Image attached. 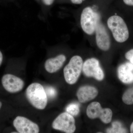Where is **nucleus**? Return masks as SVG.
<instances>
[{"label": "nucleus", "mask_w": 133, "mask_h": 133, "mask_svg": "<svg viewBox=\"0 0 133 133\" xmlns=\"http://www.w3.org/2000/svg\"><path fill=\"white\" fill-rule=\"evenodd\" d=\"M27 99L34 107L44 109L48 103V97L45 89L38 83H33L28 87L26 91Z\"/></svg>", "instance_id": "1"}, {"label": "nucleus", "mask_w": 133, "mask_h": 133, "mask_svg": "<svg viewBox=\"0 0 133 133\" xmlns=\"http://www.w3.org/2000/svg\"><path fill=\"white\" fill-rule=\"evenodd\" d=\"M107 25L116 42L124 43L128 39V28L124 19L120 16L114 15L110 17L108 20Z\"/></svg>", "instance_id": "2"}, {"label": "nucleus", "mask_w": 133, "mask_h": 133, "mask_svg": "<svg viewBox=\"0 0 133 133\" xmlns=\"http://www.w3.org/2000/svg\"><path fill=\"white\" fill-rule=\"evenodd\" d=\"M83 60L78 56L72 57L64 69L65 79L69 84H75L83 70Z\"/></svg>", "instance_id": "3"}, {"label": "nucleus", "mask_w": 133, "mask_h": 133, "mask_svg": "<svg viewBox=\"0 0 133 133\" xmlns=\"http://www.w3.org/2000/svg\"><path fill=\"white\" fill-rule=\"evenodd\" d=\"M99 21V15L94 12L91 8L87 7L83 10L81 14L80 23L83 31L87 34H93Z\"/></svg>", "instance_id": "4"}, {"label": "nucleus", "mask_w": 133, "mask_h": 133, "mask_svg": "<svg viewBox=\"0 0 133 133\" xmlns=\"http://www.w3.org/2000/svg\"><path fill=\"white\" fill-rule=\"evenodd\" d=\"M87 114L90 119L99 118L103 123L107 124L111 121L112 112L109 108H102L98 102H94L87 107Z\"/></svg>", "instance_id": "5"}, {"label": "nucleus", "mask_w": 133, "mask_h": 133, "mask_svg": "<svg viewBox=\"0 0 133 133\" xmlns=\"http://www.w3.org/2000/svg\"><path fill=\"white\" fill-rule=\"evenodd\" d=\"M52 126L54 129L66 133H74L76 129L75 119L66 112L58 115L52 122Z\"/></svg>", "instance_id": "6"}, {"label": "nucleus", "mask_w": 133, "mask_h": 133, "mask_svg": "<svg viewBox=\"0 0 133 133\" xmlns=\"http://www.w3.org/2000/svg\"><path fill=\"white\" fill-rule=\"evenodd\" d=\"M83 71L85 76L93 77L98 81H102L104 77V72L100 66L99 62L94 58L87 59L84 62Z\"/></svg>", "instance_id": "7"}, {"label": "nucleus", "mask_w": 133, "mask_h": 133, "mask_svg": "<svg viewBox=\"0 0 133 133\" xmlns=\"http://www.w3.org/2000/svg\"><path fill=\"white\" fill-rule=\"evenodd\" d=\"M13 124L19 133H38L39 132V127L37 124L23 116H17Z\"/></svg>", "instance_id": "8"}, {"label": "nucleus", "mask_w": 133, "mask_h": 133, "mask_svg": "<svg viewBox=\"0 0 133 133\" xmlns=\"http://www.w3.org/2000/svg\"><path fill=\"white\" fill-rule=\"evenodd\" d=\"M2 82L5 90L12 93L20 91L24 86V81L21 79L12 74L4 75L3 77Z\"/></svg>", "instance_id": "9"}, {"label": "nucleus", "mask_w": 133, "mask_h": 133, "mask_svg": "<svg viewBox=\"0 0 133 133\" xmlns=\"http://www.w3.org/2000/svg\"><path fill=\"white\" fill-rule=\"evenodd\" d=\"M95 32L98 47L102 50H108L111 44L110 37L105 27L100 21L97 25Z\"/></svg>", "instance_id": "10"}, {"label": "nucleus", "mask_w": 133, "mask_h": 133, "mask_svg": "<svg viewBox=\"0 0 133 133\" xmlns=\"http://www.w3.org/2000/svg\"><path fill=\"white\" fill-rule=\"evenodd\" d=\"M118 76L119 79L126 84L133 83V64L127 63L122 64L118 69Z\"/></svg>", "instance_id": "11"}, {"label": "nucleus", "mask_w": 133, "mask_h": 133, "mask_svg": "<svg viewBox=\"0 0 133 133\" xmlns=\"http://www.w3.org/2000/svg\"><path fill=\"white\" fill-rule=\"evenodd\" d=\"M98 92L97 90L94 87L84 86L79 88L77 95L79 102L84 103L95 98Z\"/></svg>", "instance_id": "12"}, {"label": "nucleus", "mask_w": 133, "mask_h": 133, "mask_svg": "<svg viewBox=\"0 0 133 133\" xmlns=\"http://www.w3.org/2000/svg\"><path fill=\"white\" fill-rule=\"evenodd\" d=\"M66 60L64 55H58L55 58H49L45 62L44 66L48 72L53 73L58 71L61 68Z\"/></svg>", "instance_id": "13"}, {"label": "nucleus", "mask_w": 133, "mask_h": 133, "mask_svg": "<svg viewBox=\"0 0 133 133\" xmlns=\"http://www.w3.org/2000/svg\"><path fill=\"white\" fill-rule=\"evenodd\" d=\"M112 127L107 130V133H127V129L124 128L121 122L114 121L112 124Z\"/></svg>", "instance_id": "14"}, {"label": "nucleus", "mask_w": 133, "mask_h": 133, "mask_svg": "<svg viewBox=\"0 0 133 133\" xmlns=\"http://www.w3.org/2000/svg\"><path fill=\"white\" fill-rule=\"evenodd\" d=\"M122 100L126 104H133V87L128 88L124 92Z\"/></svg>", "instance_id": "15"}, {"label": "nucleus", "mask_w": 133, "mask_h": 133, "mask_svg": "<svg viewBox=\"0 0 133 133\" xmlns=\"http://www.w3.org/2000/svg\"><path fill=\"white\" fill-rule=\"evenodd\" d=\"M66 111L72 116H76L79 112V105L76 103H72L70 104L66 107Z\"/></svg>", "instance_id": "16"}, {"label": "nucleus", "mask_w": 133, "mask_h": 133, "mask_svg": "<svg viewBox=\"0 0 133 133\" xmlns=\"http://www.w3.org/2000/svg\"><path fill=\"white\" fill-rule=\"evenodd\" d=\"M47 97L50 98H53L56 96L57 92L55 88L52 87H47L45 89Z\"/></svg>", "instance_id": "17"}, {"label": "nucleus", "mask_w": 133, "mask_h": 133, "mask_svg": "<svg viewBox=\"0 0 133 133\" xmlns=\"http://www.w3.org/2000/svg\"><path fill=\"white\" fill-rule=\"evenodd\" d=\"M133 57V49L130 50L126 52L125 55V57L126 59L130 60V59Z\"/></svg>", "instance_id": "18"}, {"label": "nucleus", "mask_w": 133, "mask_h": 133, "mask_svg": "<svg viewBox=\"0 0 133 133\" xmlns=\"http://www.w3.org/2000/svg\"><path fill=\"white\" fill-rule=\"evenodd\" d=\"M43 3L47 6H50L52 5L55 0H42Z\"/></svg>", "instance_id": "19"}, {"label": "nucleus", "mask_w": 133, "mask_h": 133, "mask_svg": "<svg viewBox=\"0 0 133 133\" xmlns=\"http://www.w3.org/2000/svg\"><path fill=\"white\" fill-rule=\"evenodd\" d=\"M124 3L128 6H133V0H123Z\"/></svg>", "instance_id": "20"}, {"label": "nucleus", "mask_w": 133, "mask_h": 133, "mask_svg": "<svg viewBox=\"0 0 133 133\" xmlns=\"http://www.w3.org/2000/svg\"><path fill=\"white\" fill-rule=\"evenodd\" d=\"M85 0H71V2L74 4H77V5H79L82 3Z\"/></svg>", "instance_id": "21"}, {"label": "nucleus", "mask_w": 133, "mask_h": 133, "mask_svg": "<svg viewBox=\"0 0 133 133\" xmlns=\"http://www.w3.org/2000/svg\"><path fill=\"white\" fill-rule=\"evenodd\" d=\"M3 60V55L2 53L0 51V65L1 64Z\"/></svg>", "instance_id": "22"}, {"label": "nucleus", "mask_w": 133, "mask_h": 133, "mask_svg": "<svg viewBox=\"0 0 133 133\" xmlns=\"http://www.w3.org/2000/svg\"><path fill=\"white\" fill-rule=\"evenodd\" d=\"M130 132L131 133H133V122L130 126Z\"/></svg>", "instance_id": "23"}, {"label": "nucleus", "mask_w": 133, "mask_h": 133, "mask_svg": "<svg viewBox=\"0 0 133 133\" xmlns=\"http://www.w3.org/2000/svg\"><path fill=\"white\" fill-rule=\"evenodd\" d=\"M129 61H130V62H131V63H132V64H133V57L132 58H131V59H130V60H129Z\"/></svg>", "instance_id": "24"}, {"label": "nucleus", "mask_w": 133, "mask_h": 133, "mask_svg": "<svg viewBox=\"0 0 133 133\" xmlns=\"http://www.w3.org/2000/svg\"><path fill=\"white\" fill-rule=\"evenodd\" d=\"M2 105V104L1 102H0V109H1V108Z\"/></svg>", "instance_id": "25"}]
</instances>
